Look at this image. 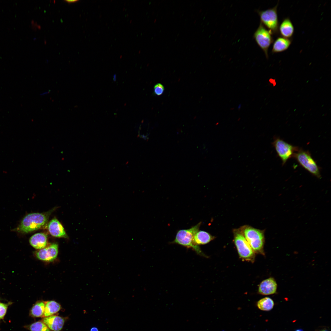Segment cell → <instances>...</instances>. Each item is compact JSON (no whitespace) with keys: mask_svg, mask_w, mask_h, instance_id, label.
<instances>
[{"mask_svg":"<svg viewBox=\"0 0 331 331\" xmlns=\"http://www.w3.org/2000/svg\"><path fill=\"white\" fill-rule=\"evenodd\" d=\"M52 210L43 213L29 214L22 220L14 230L22 233H28L40 229L47 223Z\"/></svg>","mask_w":331,"mask_h":331,"instance_id":"6da1fadb","label":"cell"},{"mask_svg":"<svg viewBox=\"0 0 331 331\" xmlns=\"http://www.w3.org/2000/svg\"><path fill=\"white\" fill-rule=\"evenodd\" d=\"M201 224V222H200L189 229L178 230L174 239L171 243L192 249L199 255L206 257L199 246L195 244L193 240L194 236L199 230Z\"/></svg>","mask_w":331,"mask_h":331,"instance_id":"7a4b0ae2","label":"cell"},{"mask_svg":"<svg viewBox=\"0 0 331 331\" xmlns=\"http://www.w3.org/2000/svg\"><path fill=\"white\" fill-rule=\"evenodd\" d=\"M253 251L263 254L264 242V231L249 226H245L241 230Z\"/></svg>","mask_w":331,"mask_h":331,"instance_id":"3957f363","label":"cell"},{"mask_svg":"<svg viewBox=\"0 0 331 331\" xmlns=\"http://www.w3.org/2000/svg\"><path fill=\"white\" fill-rule=\"evenodd\" d=\"M293 157L301 166L311 174L318 178L321 177L320 168L309 151L299 149Z\"/></svg>","mask_w":331,"mask_h":331,"instance_id":"277c9868","label":"cell"},{"mask_svg":"<svg viewBox=\"0 0 331 331\" xmlns=\"http://www.w3.org/2000/svg\"><path fill=\"white\" fill-rule=\"evenodd\" d=\"M278 3V2L272 8L265 10L257 11L260 16L261 23L271 31L273 35L276 36L279 34V24L277 10Z\"/></svg>","mask_w":331,"mask_h":331,"instance_id":"5b68a950","label":"cell"},{"mask_svg":"<svg viewBox=\"0 0 331 331\" xmlns=\"http://www.w3.org/2000/svg\"><path fill=\"white\" fill-rule=\"evenodd\" d=\"M234 241L240 257L243 260L253 262L255 252L245 239L240 230H235Z\"/></svg>","mask_w":331,"mask_h":331,"instance_id":"8992f818","label":"cell"},{"mask_svg":"<svg viewBox=\"0 0 331 331\" xmlns=\"http://www.w3.org/2000/svg\"><path fill=\"white\" fill-rule=\"evenodd\" d=\"M271 31L268 29L261 23L253 35V38L257 44L264 52L267 59L268 57V48L274 41Z\"/></svg>","mask_w":331,"mask_h":331,"instance_id":"52a82bcc","label":"cell"},{"mask_svg":"<svg viewBox=\"0 0 331 331\" xmlns=\"http://www.w3.org/2000/svg\"><path fill=\"white\" fill-rule=\"evenodd\" d=\"M277 154L284 165L293 156L299 149L279 138H276L272 143Z\"/></svg>","mask_w":331,"mask_h":331,"instance_id":"ba28073f","label":"cell"},{"mask_svg":"<svg viewBox=\"0 0 331 331\" xmlns=\"http://www.w3.org/2000/svg\"><path fill=\"white\" fill-rule=\"evenodd\" d=\"M58 253L57 244L53 243L48 246L39 249L36 253L39 260L48 262L54 261L57 257Z\"/></svg>","mask_w":331,"mask_h":331,"instance_id":"9c48e42d","label":"cell"},{"mask_svg":"<svg viewBox=\"0 0 331 331\" xmlns=\"http://www.w3.org/2000/svg\"><path fill=\"white\" fill-rule=\"evenodd\" d=\"M41 321L51 330L60 331L63 327L65 318L61 316L53 315L44 317Z\"/></svg>","mask_w":331,"mask_h":331,"instance_id":"30bf717a","label":"cell"},{"mask_svg":"<svg viewBox=\"0 0 331 331\" xmlns=\"http://www.w3.org/2000/svg\"><path fill=\"white\" fill-rule=\"evenodd\" d=\"M277 287L275 280L272 277H270L261 282L259 286L258 292L263 295H271L276 292Z\"/></svg>","mask_w":331,"mask_h":331,"instance_id":"8fae6325","label":"cell"},{"mask_svg":"<svg viewBox=\"0 0 331 331\" xmlns=\"http://www.w3.org/2000/svg\"><path fill=\"white\" fill-rule=\"evenodd\" d=\"M48 229L50 234L54 237L65 238H68L63 226L56 219H53L49 222L48 225Z\"/></svg>","mask_w":331,"mask_h":331,"instance_id":"7c38bea8","label":"cell"},{"mask_svg":"<svg viewBox=\"0 0 331 331\" xmlns=\"http://www.w3.org/2000/svg\"><path fill=\"white\" fill-rule=\"evenodd\" d=\"M294 31L293 25L289 17L284 18L279 25V33L282 37L292 38Z\"/></svg>","mask_w":331,"mask_h":331,"instance_id":"4fadbf2b","label":"cell"},{"mask_svg":"<svg viewBox=\"0 0 331 331\" xmlns=\"http://www.w3.org/2000/svg\"><path fill=\"white\" fill-rule=\"evenodd\" d=\"M292 42V38L282 36L278 37L273 43L272 52V53L284 51L287 50Z\"/></svg>","mask_w":331,"mask_h":331,"instance_id":"5bb4252c","label":"cell"},{"mask_svg":"<svg viewBox=\"0 0 331 331\" xmlns=\"http://www.w3.org/2000/svg\"><path fill=\"white\" fill-rule=\"evenodd\" d=\"M30 244L34 248L40 249L46 247L47 235L44 233H37L32 236L29 240Z\"/></svg>","mask_w":331,"mask_h":331,"instance_id":"9a60e30c","label":"cell"},{"mask_svg":"<svg viewBox=\"0 0 331 331\" xmlns=\"http://www.w3.org/2000/svg\"><path fill=\"white\" fill-rule=\"evenodd\" d=\"M214 238V236L209 233L204 231L199 230L194 235L193 240L195 244L199 246L207 244Z\"/></svg>","mask_w":331,"mask_h":331,"instance_id":"2e32d148","label":"cell"},{"mask_svg":"<svg viewBox=\"0 0 331 331\" xmlns=\"http://www.w3.org/2000/svg\"><path fill=\"white\" fill-rule=\"evenodd\" d=\"M45 307L43 317H46L53 315L58 312L61 309V306L57 302L48 301L45 302Z\"/></svg>","mask_w":331,"mask_h":331,"instance_id":"e0dca14e","label":"cell"},{"mask_svg":"<svg viewBox=\"0 0 331 331\" xmlns=\"http://www.w3.org/2000/svg\"><path fill=\"white\" fill-rule=\"evenodd\" d=\"M45 307V302L42 301L36 302L31 309L30 315L34 318L43 317Z\"/></svg>","mask_w":331,"mask_h":331,"instance_id":"ac0fdd59","label":"cell"},{"mask_svg":"<svg viewBox=\"0 0 331 331\" xmlns=\"http://www.w3.org/2000/svg\"><path fill=\"white\" fill-rule=\"evenodd\" d=\"M274 305L273 300L268 297H264L261 299L257 303V306L259 309L265 311H268L271 310L273 308Z\"/></svg>","mask_w":331,"mask_h":331,"instance_id":"d6986e66","label":"cell"},{"mask_svg":"<svg viewBox=\"0 0 331 331\" xmlns=\"http://www.w3.org/2000/svg\"><path fill=\"white\" fill-rule=\"evenodd\" d=\"M25 327L30 331H51L42 321L35 322Z\"/></svg>","mask_w":331,"mask_h":331,"instance_id":"ffe728a7","label":"cell"},{"mask_svg":"<svg viewBox=\"0 0 331 331\" xmlns=\"http://www.w3.org/2000/svg\"><path fill=\"white\" fill-rule=\"evenodd\" d=\"M164 90V87L161 83L157 84L154 86V94L157 96H160L162 94Z\"/></svg>","mask_w":331,"mask_h":331,"instance_id":"44dd1931","label":"cell"},{"mask_svg":"<svg viewBox=\"0 0 331 331\" xmlns=\"http://www.w3.org/2000/svg\"><path fill=\"white\" fill-rule=\"evenodd\" d=\"M8 304L0 303V319H2L7 311Z\"/></svg>","mask_w":331,"mask_h":331,"instance_id":"7402d4cb","label":"cell"},{"mask_svg":"<svg viewBox=\"0 0 331 331\" xmlns=\"http://www.w3.org/2000/svg\"><path fill=\"white\" fill-rule=\"evenodd\" d=\"M90 331H99L98 329L96 327H93L90 329Z\"/></svg>","mask_w":331,"mask_h":331,"instance_id":"603a6c76","label":"cell"},{"mask_svg":"<svg viewBox=\"0 0 331 331\" xmlns=\"http://www.w3.org/2000/svg\"><path fill=\"white\" fill-rule=\"evenodd\" d=\"M65 1H66V2H68V3H73V2H76L77 1H78V0H65Z\"/></svg>","mask_w":331,"mask_h":331,"instance_id":"cb8c5ba5","label":"cell"},{"mask_svg":"<svg viewBox=\"0 0 331 331\" xmlns=\"http://www.w3.org/2000/svg\"><path fill=\"white\" fill-rule=\"evenodd\" d=\"M50 91H48L46 92H44L40 94L41 95H44L45 94H47L49 93Z\"/></svg>","mask_w":331,"mask_h":331,"instance_id":"d4e9b609","label":"cell"},{"mask_svg":"<svg viewBox=\"0 0 331 331\" xmlns=\"http://www.w3.org/2000/svg\"><path fill=\"white\" fill-rule=\"evenodd\" d=\"M295 331H303V330L302 329H296Z\"/></svg>","mask_w":331,"mask_h":331,"instance_id":"484cf974","label":"cell"},{"mask_svg":"<svg viewBox=\"0 0 331 331\" xmlns=\"http://www.w3.org/2000/svg\"><path fill=\"white\" fill-rule=\"evenodd\" d=\"M113 80L114 81H115L116 80V75H115L113 76Z\"/></svg>","mask_w":331,"mask_h":331,"instance_id":"4316f807","label":"cell"},{"mask_svg":"<svg viewBox=\"0 0 331 331\" xmlns=\"http://www.w3.org/2000/svg\"><path fill=\"white\" fill-rule=\"evenodd\" d=\"M321 331H328L326 330H321Z\"/></svg>","mask_w":331,"mask_h":331,"instance_id":"83f0119b","label":"cell"}]
</instances>
